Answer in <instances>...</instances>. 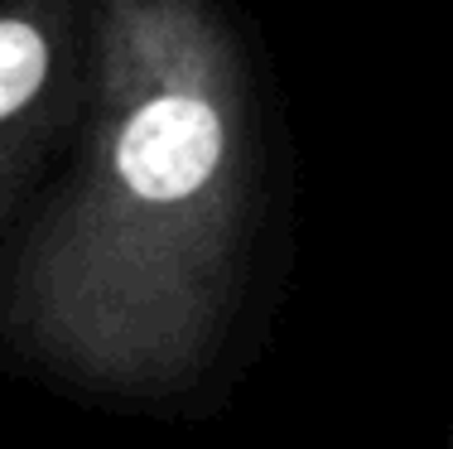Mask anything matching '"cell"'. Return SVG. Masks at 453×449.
I'll use <instances>...</instances> for the list:
<instances>
[{
  "label": "cell",
  "mask_w": 453,
  "mask_h": 449,
  "mask_svg": "<svg viewBox=\"0 0 453 449\" xmlns=\"http://www.w3.org/2000/svg\"><path fill=\"white\" fill-rule=\"evenodd\" d=\"M58 106V49L44 15L39 10L0 15V208L10 203L29 159L39 155Z\"/></svg>",
  "instance_id": "7a4b0ae2"
},
{
  "label": "cell",
  "mask_w": 453,
  "mask_h": 449,
  "mask_svg": "<svg viewBox=\"0 0 453 449\" xmlns=\"http://www.w3.org/2000/svg\"><path fill=\"white\" fill-rule=\"evenodd\" d=\"M78 189L15 275V334L73 382L169 391L208 358L251 222V126L203 0H102Z\"/></svg>",
  "instance_id": "6da1fadb"
}]
</instances>
